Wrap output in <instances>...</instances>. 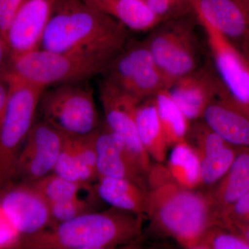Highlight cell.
<instances>
[{
  "instance_id": "6da1fadb",
  "label": "cell",
  "mask_w": 249,
  "mask_h": 249,
  "mask_svg": "<svg viewBox=\"0 0 249 249\" xmlns=\"http://www.w3.org/2000/svg\"><path fill=\"white\" fill-rule=\"evenodd\" d=\"M127 41V29L122 24L85 0H55L40 48L111 62Z\"/></svg>"
},
{
  "instance_id": "7a4b0ae2",
  "label": "cell",
  "mask_w": 249,
  "mask_h": 249,
  "mask_svg": "<svg viewBox=\"0 0 249 249\" xmlns=\"http://www.w3.org/2000/svg\"><path fill=\"white\" fill-rule=\"evenodd\" d=\"M151 227L183 248L196 249L205 232L221 225L207 192L178 184L167 168L152 166L147 174Z\"/></svg>"
},
{
  "instance_id": "3957f363",
  "label": "cell",
  "mask_w": 249,
  "mask_h": 249,
  "mask_svg": "<svg viewBox=\"0 0 249 249\" xmlns=\"http://www.w3.org/2000/svg\"><path fill=\"white\" fill-rule=\"evenodd\" d=\"M143 217L111 207L22 237L16 249H111L127 245L142 232Z\"/></svg>"
},
{
  "instance_id": "277c9868",
  "label": "cell",
  "mask_w": 249,
  "mask_h": 249,
  "mask_svg": "<svg viewBox=\"0 0 249 249\" xmlns=\"http://www.w3.org/2000/svg\"><path fill=\"white\" fill-rule=\"evenodd\" d=\"M110 62L96 55L39 48L11 56L5 74L46 89L87 81L104 73Z\"/></svg>"
},
{
  "instance_id": "5b68a950",
  "label": "cell",
  "mask_w": 249,
  "mask_h": 249,
  "mask_svg": "<svg viewBox=\"0 0 249 249\" xmlns=\"http://www.w3.org/2000/svg\"><path fill=\"white\" fill-rule=\"evenodd\" d=\"M198 23L196 12L163 21L145 39L168 88L203 64L201 42L196 32Z\"/></svg>"
},
{
  "instance_id": "8992f818",
  "label": "cell",
  "mask_w": 249,
  "mask_h": 249,
  "mask_svg": "<svg viewBox=\"0 0 249 249\" xmlns=\"http://www.w3.org/2000/svg\"><path fill=\"white\" fill-rule=\"evenodd\" d=\"M9 99L0 124V193L12 184L18 156L36 121L45 88L5 74Z\"/></svg>"
},
{
  "instance_id": "52a82bcc",
  "label": "cell",
  "mask_w": 249,
  "mask_h": 249,
  "mask_svg": "<svg viewBox=\"0 0 249 249\" xmlns=\"http://www.w3.org/2000/svg\"><path fill=\"white\" fill-rule=\"evenodd\" d=\"M38 109L43 120L62 133L86 135L101 124L93 89L88 80L46 88L41 95Z\"/></svg>"
},
{
  "instance_id": "ba28073f",
  "label": "cell",
  "mask_w": 249,
  "mask_h": 249,
  "mask_svg": "<svg viewBox=\"0 0 249 249\" xmlns=\"http://www.w3.org/2000/svg\"><path fill=\"white\" fill-rule=\"evenodd\" d=\"M105 79L139 101L154 97L168 84L145 40L127 41L103 73Z\"/></svg>"
},
{
  "instance_id": "9c48e42d",
  "label": "cell",
  "mask_w": 249,
  "mask_h": 249,
  "mask_svg": "<svg viewBox=\"0 0 249 249\" xmlns=\"http://www.w3.org/2000/svg\"><path fill=\"white\" fill-rule=\"evenodd\" d=\"M99 93L106 125L123 139L129 151L147 175L151 167L150 157L141 142L137 124V109L142 101L105 78L100 83Z\"/></svg>"
},
{
  "instance_id": "30bf717a",
  "label": "cell",
  "mask_w": 249,
  "mask_h": 249,
  "mask_svg": "<svg viewBox=\"0 0 249 249\" xmlns=\"http://www.w3.org/2000/svg\"><path fill=\"white\" fill-rule=\"evenodd\" d=\"M196 17L206 35L211 60L224 88L232 101L249 114V91L243 53L209 22Z\"/></svg>"
},
{
  "instance_id": "8fae6325",
  "label": "cell",
  "mask_w": 249,
  "mask_h": 249,
  "mask_svg": "<svg viewBox=\"0 0 249 249\" xmlns=\"http://www.w3.org/2000/svg\"><path fill=\"white\" fill-rule=\"evenodd\" d=\"M62 142V132L43 119L36 121L18 156L15 179L33 183L53 173Z\"/></svg>"
},
{
  "instance_id": "7c38bea8",
  "label": "cell",
  "mask_w": 249,
  "mask_h": 249,
  "mask_svg": "<svg viewBox=\"0 0 249 249\" xmlns=\"http://www.w3.org/2000/svg\"><path fill=\"white\" fill-rule=\"evenodd\" d=\"M0 206L20 239L52 227L48 202L31 183L8 186L0 193Z\"/></svg>"
},
{
  "instance_id": "4fadbf2b",
  "label": "cell",
  "mask_w": 249,
  "mask_h": 249,
  "mask_svg": "<svg viewBox=\"0 0 249 249\" xmlns=\"http://www.w3.org/2000/svg\"><path fill=\"white\" fill-rule=\"evenodd\" d=\"M190 121L201 119L210 105L225 90L212 60L178 78L168 89Z\"/></svg>"
},
{
  "instance_id": "5bb4252c",
  "label": "cell",
  "mask_w": 249,
  "mask_h": 249,
  "mask_svg": "<svg viewBox=\"0 0 249 249\" xmlns=\"http://www.w3.org/2000/svg\"><path fill=\"white\" fill-rule=\"evenodd\" d=\"M55 0H24L5 35L11 57L39 49Z\"/></svg>"
},
{
  "instance_id": "9a60e30c",
  "label": "cell",
  "mask_w": 249,
  "mask_h": 249,
  "mask_svg": "<svg viewBox=\"0 0 249 249\" xmlns=\"http://www.w3.org/2000/svg\"><path fill=\"white\" fill-rule=\"evenodd\" d=\"M98 178H125L149 189L147 174L138 164L123 139L105 125L98 127L96 140Z\"/></svg>"
},
{
  "instance_id": "2e32d148",
  "label": "cell",
  "mask_w": 249,
  "mask_h": 249,
  "mask_svg": "<svg viewBox=\"0 0 249 249\" xmlns=\"http://www.w3.org/2000/svg\"><path fill=\"white\" fill-rule=\"evenodd\" d=\"M196 15L242 52L249 50V9L236 0H196Z\"/></svg>"
},
{
  "instance_id": "e0dca14e",
  "label": "cell",
  "mask_w": 249,
  "mask_h": 249,
  "mask_svg": "<svg viewBox=\"0 0 249 249\" xmlns=\"http://www.w3.org/2000/svg\"><path fill=\"white\" fill-rule=\"evenodd\" d=\"M201 119L229 145L249 149V114L232 101L227 90L210 105Z\"/></svg>"
},
{
  "instance_id": "ac0fdd59",
  "label": "cell",
  "mask_w": 249,
  "mask_h": 249,
  "mask_svg": "<svg viewBox=\"0 0 249 249\" xmlns=\"http://www.w3.org/2000/svg\"><path fill=\"white\" fill-rule=\"evenodd\" d=\"M248 192L249 149H240L229 171L207 191L220 224L224 214Z\"/></svg>"
},
{
  "instance_id": "d6986e66",
  "label": "cell",
  "mask_w": 249,
  "mask_h": 249,
  "mask_svg": "<svg viewBox=\"0 0 249 249\" xmlns=\"http://www.w3.org/2000/svg\"><path fill=\"white\" fill-rule=\"evenodd\" d=\"M98 196L111 207L145 217L150 209V189L125 178H98Z\"/></svg>"
},
{
  "instance_id": "ffe728a7",
  "label": "cell",
  "mask_w": 249,
  "mask_h": 249,
  "mask_svg": "<svg viewBox=\"0 0 249 249\" xmlns=\"http://www.w3.org/2000/svg\"><path fill=\"white\" fill-rule=\"evenodd\" d=\"M116 20L128 30L146 32L160 22L144 0H85Z\"/></svg>"
},
{
  "instance_id": "44dd1931",
  "label": "cell",
  "mask_w": 249,
  "mask_h": 249,
  "mask_svg": "<svg viewBox=\"0 0 249 249\" xmlns=\"http://www.w3.org/2000/svg\"><path fill=\"white\" fill-rule=\"evenodd\" d=\"M137 129L141 142L150 158L161 163L169 148L154 97L141 101L137 109Z\"/></svg>"
},
{
  "instance_id": "7402d4cb",
  "label": "cell",
  "mask_w": 249,
  "mask_h": 249,
  "mask_svg": "<svg viewBox=\"0 0 249 249\" xmlns=\"http://www.w3.org/2000/svg\"><path fill=\"white\" fill-rule=\"evenodd\" d=\"M167 169L180 186L196 189L201 185V161L197 152L186 140L173 145Z\"/></svg>"
},
{
  "instance_id": "603a6c76",
  "label": "cell",
  "mask_w": 249,
  "mask_h": 249,
  "mask_svg": "<svg viewBox=\"0 0 249 249\" xmlns=\"http://www.w3.org/2000/svg\"><path fill=\"white\" fill-rule=\"evenodd\" d=\"M154 98L168 146L186 140L191 122L174 101L168 90H161Z\"/></svg>"
},
{
  "instance_id": "cb8c5ba5",
  "label": "cell",
  "mask_w": 249,
  "mask_h": 249,
  "mask_svg": "<svg viewBox=\"0 0 249 249\" xmlns=\"http://www.w3.org/2000/svg\"><path fill=\"white\" fill-rule=\"evenodd\" d=\"M31 183L49 204L79 196L80 192L83 190H90L89 183L71 181L54 173Z\"/></svg>"
},
{
  "instance_id": "d4e9b609",
  "label": "cell",
  "mask_w": 249,
  "mask_h": 249,
  "mask_svg": "<svg viewBox=\"0 0 249 249\" xmlns=\"http://www.w3.org/2000/svg\"><path fill=\"white\" fill-rule=\"evenodd\" d=\"M240 149L228 145L222 150L200 159V187L211 188L227 174Z\"/></svg>"
},
{
  "instance_id": "484cf974",
  "label": "cell",
  "mask_w": 249,
  "mask_h": 249,
  "mask_svg": "<svg viewBox=\"0 0 249 249\" xmlns=\"http://www.w3.org/2000/svg\"><path fill=\"white\" fill-rule=\"evenodd\" d=\"M186 141L196 150L200 159L219 151L229 145L201 119L192 121Z\"/></svg>"
},
{
  "instance_id": "4316f807",
  "label": "cell",
  "mask_w": 249,
  "mask_h": 249,
  "mask_svg": "<svg viewBox=\"0 0 249 249\" xmlns=\"http://www.w3.org/2000/svg\"><path fill=\"white\" fill-rule=\"evenodd\" d=\"M98 129L86 135H73L80 181L83 183H89L91 180L98 178L96 150Z\"/></svg>"
},
{
  "instance_id": "83f0119b",
  "label": "cell",
  "mask_w": 249,
  "mask_h": 249,
  "mask_svg": "<svg viewBox=\"0 0 249 249\" xmlns=\"http://www.w3.org/2000/svg\"><path fill=\"white\" fill-rule=\"evenodd\" d=\"M196 249H249V242L227 228L214 225L205 232Z\"/></svg>"
},
{
  "instance_id": "f1b7e54d",
  "label": "cell",
  "mask_w": 249,
  "mask_h": 249,
  "mask_svg": "<svg viewBox=\"0 0 249 249\" xmlns=\"http://www.w3.org/2000/svg\"><path fill=\"white\" fill-rule=\"evenodd\" d=\"M49 206L52 217L51 227L92 211L90 201L81 199L79 196L52 203Z\"/></svg>"
},
{
  "instance_id": "f546056e",
  "label": "cell",
  "mask_w": 249,
  "mask_h": 249,
  "mask_svg": "<svg viewBox=\"0 0 249 249\" xmlns=\"http://www.w3.org/2000/svg\"><path fill=\"white\" fill-rule=\"evenodd\" d=\"M53 173L67 179L82 182L80 178L74 142L73 135L71 134L63 133L61 151Z\"/></svg>"
},
{
  "instance_id": "4dcf8cb0",
  "label": "cell",
  "mask_w": 249,
  "mask_h": 249,
  "mask_svg": "<svg viewBox=\"0 0 249 249\" xmlns=\"http://www.w3.org/2000/svg\"><path fill=\"white\" fill-rule=\"evenodd\" d=\"M160 22L196 12V0H144Z\"/></svg>"
},
{
  "instance_id": "1f68e13d",
  "label": "cell",
  "mask_w": 249,
  "mask_h": 249,
  "mask_svg": "<svg viewBox=\"0 0 249 249\" xmlns=\"http://www.w3.org/2000/svg\"><path fill=\"white\" fill-rule=\"evenodd\" d=\"M230 223L249 225V192L232 205L221 220L222 227Z\"/></svg>"
},
{
  "instance_id": "d6a6232c",
  "label": "cell",
  "mask_w": 249,
  "mask_h": 249,
  "mask_svg": "<svg viewBox=\"0 0 249 249\" xmlns=\"http://www.w3.org/2000/svg\"><path fill=\"white\" fill-rule=\"evenodd\" d=\"M21 236L0 206V249L17 247Z\"/></svg>"
},
{
  "instance_id": "836d02e7",
  "label": "cell",
  "mask_w": 249,
  "mask_h": 249,
  "mask_svg": "<svg viewBox=\"0 0 249 249\" xmlns=\"http://www.w3.org/2000/svg\"><path fill=\"white\" fill-rule=\"evenodd\" d=\"M24 0H0V36L5 37L15 15Z\"/></svg>"
},
{
  "instance_id": "e575fe53",
  "label": "cell",
  "mask_w": 249,
  "mask_h": 249,
  "mask_svg": "<svg viewBox=\"0 0 249 249\" xmlns=\"http://www.w3.org/2000/svg\"><path fill=\"white\" fill-rule=\"evenodd\" d=\"M10 85L6 77H0V124L4 118L8 99H9Z\"/></svg>"
},
{
  "instance_id": "d590c367",
  "label": "cell",
  "mask_w": 249,
  "mask_h": 249,
  "mask_svg": "<svg viewBox=\"0 0 249 249\" xmlns=\"http://www.w3.org/2000/svg\"><path fill=\"white\" fill-rule=\"evenodd\" d=\"M11 60V52L6 39L0 36V77L7 70Z\"/></svg>"
},
{
  "instance_id": "8d00e7d4",
  "label": "cell",
  "mask_w": 249,
  "mask_h": 249,
  "mask_svg": "<svg viewBox=\"0 0 249 249\" xmlns=\"http://www.w3.org/2000/svg\"><path fill=\"white\" fill-rule=\"evenodd\" d=\"M224 227L238 234L239 235L249 242V225L237 224V223H230V224H227Z\"/></svg>"
},
{
  "instance_id": "74e56055",
  "label": "cell",
  "mask_w": 249,
  "mask_h": 249,
  "mask_svg": "<svg viewBox=\"0 0 249 249\" xmlns=\"http://www.w3.org/2000/svg\"><path fill=\"white\" fill-rule=\"evenodd\" d=\"M244 55V61H245L246 73H247V82H248L249 91V55L247 53L242 52Z\"/></svg>"
},
{
  "instance_id": "f35d334b",
  "label": "cell",
  "mask_w": 249,
  "mask_h": 249,
  "mask_svg": "<svg viewBox=\"0 0 249 249\" xmlns=\"http://www.w3.org/2000/svg\"><path fill=\"white\" fill-rule=\"evenodd\" d=\"M236 1L243 4L244 6H245L246 7L248 8L249 9V0H236Z\"/></svg>"
}]
</instances>
